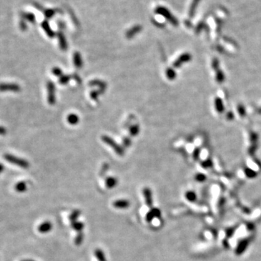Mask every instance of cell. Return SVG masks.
Here are the masks:
<instances>
[{"label":"cell","mask_w":261,"mask_h":261,"mask_svg":"<svg viewBox=\"0 0 261 261\" xmlns=\"http://www.w3.org/2000/svg\"><path fill=\"white\" fill-rule=\"evenodd\" d=\"M41 27L43 28L44 30L46 32V35H47L49 37H50V38H53V37L55 36V32L51 29V27L49 24L48 21H46V20L43 21V22L41 23Z\"/></svg>","instance_id":"obj_9"},{"label":"cell","mask_w":261,"mask_h":261,"mask_svg":"<svg viewBox=\"0 0 261 261\" xmlns=\"http://www.w3.org/2000/svg\"><path fill=\"white\" fill-rule=\"evenodd\" d=\"M4 167L3 165H2V163H0V173H1L2 171H4Z\"/></svg>","instance_id":"obj_34"},{"label":"cell","mask_w":261,"mask_h":261,"mask_svg":"<svg viewBox=\"0 0 261 261\" xmlns=\"http://www.w3.org/2000/svg\"><path fill=\"white\" fill-rule=\"evenodd\" d=\"M79 121V117H78L76 114H70L68 116V123H69L70 124H72V125L77 124Z\"/></svg>","instance_id":"obj_18"},{"label":"cell","mask_w":261,"mask_h":261,"mask_svg":"<svg viewBox=\"0 0 261 261\" xmlns=\"http://www.w3.org/2000/svg\"><path fill=\"white\" fill-rule=\"evenodd\" d=\"M248 245V242H247L246 240H244L243 242H242L240 244H239V245L238 247H237V253H242V252H243L244 250H245V248L247 247V246Z\"/></svg>","instance_id":"obj_23"},{"label":"cell","mask_w":261,"mask_h":261,"mask_svg":"<svg viewBox=\"0 0 261 261\" xmlns=\"http://www.w3.org/2000/svg\"><path fill=\"white\" fill-rule=\"evenodd\" d=\"M98 95H99V93H97L96 91H94V92H92V94H91V97H92L93 99H96L98 97Z\"/></svg>","instance_id":"obj_33"},{"label":"cell","mask_w":261,"mask_h":261,"mask_svg":"<svg viewBox=\"0 0 261 261\" xmlns=\"http://www.w3.org/2000/svg\"><path fill=\"white\" fill-rule=\"evenodd\" d=\"M161 216V212L158 208H152L148 212L146 216V220L147 222H151L154 218H160Z\"/></svg>","instance_id":"obj_6"},{"label":"cell","mask_w":261,"mask_h":261,"mask_svg":"<svg viewBox=\"0 0 261 261\" xmlns=\"http://www.w3.org/2000/svg\"><path fill=\"white\" fill-rule=\"evenodd\" d=\"M139 128L137 125L132 126L130 129V133L132 136H136L139 133Z\"/></svg>","instance_id":"obj_26"},{"label":"cell","mask_w":261,"mask_h":261,"mask_svg":"<svg viewBox=\"0 0 261 261\" xmlns=\"http://www.w3.org/2000/svg\"><path fill=\"white\" fill-rule=\"evenodd\" d=\"M185 197L188 201L194 202L197 199V195L192 191H189L185 194Z\"/></svg>","instance_id":"obj_19"},{"label":"cell","mask_w":261,"mask_h":261,"mask_svg":"<svg viewBox=\"0 0 261 261\" xmlns=\"http://www.w3.org/2000/svg\"><path fill=\"white\" fill-rule=\"evenodd\" d=\"M117 184V179L113 177H108L106 179L107 187L109 188V189H112V188L116 187Z\"/></svg>","instance_id":"obj_15"},{"label":"cell","mask_w":261,"mask_h":261,"mask_svg":"<svg viewBox=\"0 0 261 261\" xmlns=\"http://www.w3.org/2000/svg\"><path fill=\"white\" fill-rule=\"evenodd\" d=\"M204 178H205V177H204V175H197V181L203 182V181H204Z\"/></svg>","instance_id":"obj_31"},{"label":"cell","mask_w":261,"mask_h":261,"mask_svg":"<svg viewBox=\"0 0 261 261\" xmlns=\"http://www.w3.org/2000/svg\"><path fill=\"white\" fill-rule=\"evenodd\" d=\"M71 226L76 231L81 232V231H82V229H84V223L79 221H75L73 223H71Z\"/></svg>","instance_id":"obj_20"},{"label":"cell","mask_w":261,"mask_h":261,"mask_svg":"<svg viewBox=\"0 0 261 261\" xmlns=\"http://www.w3.org/2000/svg\"><path fill=\"white\" fill-rule=\"evenodd\" d=\"M166 74L168 79H173L175 78L176 73L172 69H168V70H167V72H166Z\"/></svg>","instance_id":"obj_28"},{"label":"cell","mask_w":261,"mask_h":261,"mask_svg":"<svg viewBox=\"0 0 261 261\" xmlns=\"http://www.w3.org/2000/svg\"><path fill=\"white\" fill-rule=\"evenodd\" d=\"M80 214H81V212H80L79 210H74L73 212L71 213V215H70V223H73L75 221H77V218H79Z\"/></svg>","instance_id":"obj_22"},{"label":"cell","mask_w":261,"mask_h":261,"mask_svg":"<svg viewBox=\"0 0 261 261\" xmlns=\"http://www.w3.org/2000/svg\"><path fill=\"white\" fill-rule=\"evenodd\" d=\"M199 2H200V0H192L191 5H190V8L189 10V15L190 18H192L194 15Z\"/></svg>","instance_id":"obj_12"},{"label":"cell","mask_w":261,"mask_h":261,"mask_svg":"<svg viewBox=\"0 0 261 261\" xmlns=\"http://www.w3.org/2000/svg\"><path fill=\"white\" fill-rule=\"evenodd\" d=\"M130 205V203L126 199H119V200L115 201L113 203V206L115 208L124 209L128 208Z\"/></svg>","instance_id":"obj_10"},{"label":"cell","mask_w":261,"mask_h":261,"mask_svg":"<svg viewBox=\"0 0 261 261\" xmlns=\"http://www.w3.org/2000/svg\"><path fill=\"white\" fill-rule=\"evenodd\" d=\"M143 194H144V199L146 201V204L148 207L150 208H152V191L150 190L149 188H144L143 189Z\"/></svg>","instance_id":"obj_7"},{"label":"cell","mask_w":261,"mask_h":261,"mask_svg":"<svg viewBox=\"0 0 261 261\" xmlns=\"http://www.w3.org/2000/svg\"><path fill=\"white\" fill-rule=\"evenodd\" d=\"M102 139L103 142H105L106 144L110 146V147H111L112 149L115 150V152H116V153H117L119 155H123V148H122L120 145L117 144V143L115 142L113 139H112L110 138L109 136H103Z\"/></svg>","instance_id":"obj_3"},{"label":"cell","mask_w":261,"mask_h":261,"mask_svg":"<svg viewBox=\"0 0 261 261\" xmlns=\"http://www.w3.org/2000/svg\"><path fill=\"white\" fill-rule=\"evenodd\" d=\"M83 240H84V234H82V232H79L76 236V239H75V244H76V245H80V244L82 243Z\"/></svg>","instance_id":"obj_24"},{"label":"cell","mask_w":261,"mask_h":261,"mask_svg":"<svg viewBox=\"0 0 261 261\" xmlns=\"http://www.w3.org/2000/svg\"><path fill=\"white\" fill-rule=\"evenodd\" d=\"M23 18L29 20L30 23H34L36 21V17L33 13H23Z\"/></svg>","instance_id":"obj_21"},{"label":"cell","mask_w":261,"mask_h":261,"mask_svg":"<svg viewBox=\"0 0 261 261\" xmlns=\"http://www.w3.org/2000/svg\"><path fill=\"white\" fill-rule=\"evenodd\" d=\"M22 261H27V260H22Z\"/></svg>","instance_id":"obj_36"},{"label":"cell","mask_w":261,"mask_h":261,"mask_svg":"<svg viewBox=\"0 0 261 261\" xmlns=\"http://www.w3.org/2000/svg\"><path fill=\"white\" fill-rule=\"evenodd\" d=\"M48 102L50 105H54L55 102V86L52 82L49 81L47 83Z\"/></svg>","instance_id":"obj_4"},{"label":"cell","mask_w":261,"mask_h":261,"mask_svg":"<svg viewBox=\"0 0 261 261\" xmlns=\"http://www.w3.org/2000/svg\"><path fill=\"white\" fill-rule=\"evenodd\" d=\"M44 15H45L46 18H51L55 14V10H51V9H49V10H44Z\"/></svg>","instance_id":"obj_25"},{"label":"cell","mask_w":261,"mask_h":261,"mask_svg":"<svg viewBox=\"0 0 261 261\" xmlns=\"http://www.w3.org/2000/svg\"><path fill=\"white\" fill-rule=\"evenodd\" d=\"M70 80V76H62L60 79V83L62 84H66Z\"/></svg>","instance_id":"obj_27"},{"label":"cell","mask_w":261,"mask_h":261,"mask_svg":"<svg viewBox=\"0 0 261 261\" xmlns=\"http://www.w3.org/2000/svg\"><path fill=\"white\" fill-rule=\"evenodd\" d=\"M58 39H59V44H60V48L63 49V50H66L68 48V44L66 39H65L64 35L62 32H59L57 34Z\"/></svg>","instance_id":"obj_13"},{"label":"cell","mask_w":261,"mask_h":261,"mask_svg":"<svg viewBox=\"0 0 261 261\" xmlns=\"http://www.w3.org/2000/svg\"><path fill=\"white\" fill-rule=\"evenodd\" d=\"M27 261H34V260H26Z\"/></svg>","instance_id":"obj_35"},{"label":"cell","mask_w":261,"mask_h":261,"mask_svg":"<svg viewBox=\"0 0 261 261\" xmlns=\"http://www.w3.org/2000/svg\"><path fill=\"white\" fill-rule=\"evenodd\" d=\"M27 189V185L24 182H20L15 185V190L18 192H24Z\"/></svg>","instance_id":"obj_16"},{"label":"cell","mask_w":261,"mask_h":261,"mask_svg":"<svg viewBox=\"0 0 261 261\" xmlns=\"http://www.w3.org/2000/svg\"><path fill=\"white\" fill-rule=\"evenodd\" d=\"M95 256L97 257L99 261H107L106 257H105L104 253H103L102 250H101L100 249H97L95 252Z\"/></svg>","instance_id":"obj_17"},{"label":"cell","mask_w":261,"mask_h":261,"mask_svg":"<svg viewBox=\"0 0 261 261\" xmlns=\"http://www.w3.org/2000/svg\"><path fill=\"white\" fill-rule=\"evenodd\" d=\"M20 90V87L19 85L16 84L11 83H3L0 84V91H15L18 92Z\"/></svg>","instance_id":"obj_5"},{"label":"cell","mask_w":261,"mask_h":261,"mask_svg":"<svg viewBox=\"0 0 261 261\" xmlns=\"http://www.w3.org/2000/svg\"><path fill=\"white\" fill-rule=\"evenodd\" d=\"M4 158L7 161H8L9 163H10L12 164H14L15 165V166H18L19 167H21V168H27L29 167V163H28V162L25 160L24 159H21L19 158V157H17L15 156H14L13 155H10V154H6L4 155Z\"/></svg>","instance_id":"obj_2"},{"label":"cell","mask_w":261,"mask_h":261,"mask_svg":"<svg viewBox=\"0 0 261 261\" xmlns=\"http://www.w3.org/2000/svg\"><path fill=\"white\" fill-rule=\"evenodd\" d=\"M52 73L56 76H60L61 74H62V71H61V70L58 68H54L52 69Z\"/></svg>","instance_id":"obj_29"},{"label":"cell","mask_w":261,"mask_h":261,"mask_svg":"<svg viewBox=\"0 0 261 261\" xmlns=\"http://www.w3.org/2000/svg\"><path fill=\"white\" fill-rule=\"evenodd\" d=\"M6 132H7L6 129L3 128V127L0 126V135H4L6 133Z\"/></svg>","instance_id":"obj_32"},{"label":"cell","mask_w":261,"mask_h":261,"mask_svg":"<svg viewBox=\"0 0 261 261\" xmlns=\"http://www.w3.org/2000/svg\"><path fill=\"white\" fill-rule=\"evenodd\" d=\"M20 29L22 30H25L27 29V25L25 24V23L24 22V20H21L20 22Z\"/></svg>","instance_id":"obj_30"},{"label":"cell","mask_w":261,"mask_h":261,"mask_svg":"<svg viewBox=\"0 0 261 261\" xmlns=\"http://www.w3.org/2000/svg\"><path fill=\"white\" fill-rule=\"evenodd\" d=\"M155 13L158 14V15L163 16V17L166 18L167 20H168L172 25H175V26L178 25V20L176 19L175 16H173L172 14H171L170 10H168L167 8L162 6H159L155 9Z\"/></svg>","instance_id":"obj_1"},{"label":"cell","mask_w":261,"mask_h":261,"mask_svg":"<svg viewBox=\"0 0 261 261\" xmlns=\"http://www.w3.org/2000/svg\"><path fill=\"white\" fill-rule=\"evenodd\" d=\"M142 29V27L141 26V25H135V26H133L131 28L130 30H128V31L126 32V36L128 39H131L132 38L135 36L136 34H137L138 33H139L141 30Z\"/></svg>","instance_id":"obj_8"},{"label":"cell","mask_w":261,"mask_h":261,"mask_svg":"<svg viewBox=\"0 0 261 261\" xmlns=\"http://www.w3.org/2000/svg\"><path fill=\"white\" fill-rule=\"evenodd\" d=\"M73 62L75 66L77 67L78 68H80L82 67V59L81 55L79 52H75L73 55Z\"/></svg>","instance_id":"obj_14"},{"label":"cell","mask_w":261,"mask_h":261,"mask_svg":"<svg viewBox=\"0 0 261 261\" xmlns=\"http://www.w3.org/2000/svg\"><path fill=\"white\" fill-rule=\"evenodd\" d=\"M52 229V223L49 221H46L41 223V224L39 226L38 230L41 233H47L50 231Z\"/></svg>","instance_id":"obj_11"}]
</instances>
